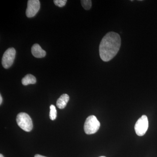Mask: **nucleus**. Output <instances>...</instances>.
<instances>
[{
	"label": "nucleus",
	"instance_id": "nucleus-1",
	"mask_svg": "<svg viewBox=\"0 0 157 157\" xmlns=\"http://www.w3.org/2000/svg\"><path fill=\"white\" fill-rule=\"evenodd\" d=\"M121 44L119 34L113 32L106 34L99 45V54L101 59L105 62L110 61L118 52Z\"/></svg>",
	"mask_w": 157,
	"mask_h": 157
},
{
	"label": "nucleus",
	"instance_id": "nucleus-2",
	"mask_svg": "<svg viewBox=\"0 0 157 157\" xmlns=\"http://www.w3.org/2000/svg\"><path fill=\"white\" fill-rule=\"evenodd\" d=\"M16 122L18 126L26 132H30L33 128V123L32 119L25 113H20L17 114Z\"/></svg>",
	"mask_w": 157,
	"mask_h": 157
},
{
	"label": "nucleus",
	"instance_id": "nucleus-3",
	"mask_svg": "<svg viewBox=\"0 0 157 157\" xmlns=\"http://www.w3.org/2000/svg\"><path fill=\"white\" fill-rule=\"evenodd\" d=\"M100 126V122L96 117L91 115L87 118L85 122L84 132L87 135L94 134L98 132Z\"/></svg>",
	"mask_w": 157,
	"mask_h": 157
},
{
	"label": "nucleus",
	"instance_id": "nucleus-4",
	"mask_svg": "<svg viewBox=\"0 0 157 157\" xmlns=\"http://www.w3.org/2000/svg\"><path fill=\"white\" fill-rule=\"evenodd\" d=\"M148 128V121L147 116H142L137 120L135 126V132L137 135L142 136L145 135Z\"/></svg>",
	"mask_w": 157,
	"mask_h": 157
},
{
	"label": "nucleus",
	"instance_id": "nucleus-5",
	"mask_svg": "<svg viewBox=\"0 0 157 157\" xmlns=\"http://www.w3.org/2000/svg\"><path fill=\"white\" fill-rule=\"evenodd\" d=\"M16 55V50L14 48H8L3 54L2 65L5 69H9L13 64Z\"/></svg>",
	"mask_w": 157,
	"mask_h": 157
},
{
	"label": "nucleus",
	"instance_id": "nucleus-6",
	"mask_svg": "<svg viewBox=\"0 0 157 157\" xmlns=\"http://www.w3.org/2000/svg\"><path fill=\"white\" fill-rule=\"evenodd\" d=\"M40 8L39 0H29L28 1L26 15L28 17H33L38 13Z\"/></svg>",
	"mask_w": 157,
	"mask_h": 157
},
{
	"label": "nucleus",
	"instance_id": "nucleus-7",
	"mask_svg": "<svg viewBox=\"0 0 157 157\" xmlns=\"http://www.w3.org/2000/svg\"><path fill=\"white\" fill-rule=\"evenodd\" d=\"M32 54L37 58H42L46 56V52L41 48L38 44H34L31 49Z\"/></svg>",
	"mask_w": 157,
	"mask_h": 157
},
{
	"label": "nucleus",
	"instance_id": "nucleus-8",
	"mask_svg": "<svg viewBox=\"0 0 157 157\" xmlns=\"http://www.w3.org/2000/svg\"><path fill=\"white\" fill-rule=\"evenodd\" d=\"M69 99H70V97L68 94H63L57 101V107L60 109H63L67 106Z\"/></svg>",
	"mask_w": 157,
	"mask_h": 157
},
{
	"label": "nucleus",
	"instance_id": "nucleus-9",
	"mask_svg": "<svg viewBox=\"0 0 157 157\" xmlns=\"http://www.w3.org/2000/svg\"><path fill=\"white\" fill-rule=\"evenodd\" d=\"M22 84L24 86H27L29 84H33L36 82V77L32 74H27L21 80Z\"/></svg>",
	"mask_w": 157,
	"mask_h": 157
},
{
	"label": "nucleus",
	"instance_id": "nucleus-10",
	"mask_svg": "<svg viewBox=\"0 0 157 157\" xmlns=\"http://www.w3.org/2000/svg\"><path fill=\"white\" fill-rule=\"evenodd\" d=\"M49 117H50V119L52 121L55 120L56 119L57 117V110L54 105H51L50 106Z\"/></svg>",
	"mask_w": 157,
	"mask_h": 157
},
{
	"label": "nucleus",
	"instance_id": "nucleus-11",
	"mask_svg": "<svg viewBox=\"0 0 157 157\" xmlns=\"http://www.w3.org/2000/svg\"><path fill=\"white\" fill-rule=\"evenodd\" d=\"M82 6L86 10H89L92 7V1L91 0H82Z\"/></svg>",
	"mask_w": 157,
	"mask_h": 157
},
{
	"label": "nucleus",
	"instance_id": "nucleus-12",
	"mask_svg": "<svg viewBox=\"0 0 157 157\" xmlns=\"http://www.w3.org/2000/svg\"><path fill=\"white\" fill-rule=\"evenodd\" d=\"M67 0H54V3L56 6L59 7H63L65 6L67 3Z\"/></svg>",
	"mask_w": 157,
	"mask_h": 157
},
{
	"label": "nucleus",
	"instance_id": "nucleus-13",
	"mask_svg": "<svg viewBox=\"0 0 157 157\" xmlns=\"http://www.w3.org/2000/svg\"><path fill=\"white\" fill-rule=\"evenodd\" d=\"M46 157L45 156H44L41 155H35V157Z\"/></svg>",
	"mask_w": 157,
	"mask_h": 157
},
{
	"label": "nucleus",
	"instance_id": "nucleus-14",
	"mask_svg": "<svg viewBox=\"0 0 157 157\" xmlns=\"http://www.w3.org/2000/svg\"><path fill=\"white\" fill-rule=\"evenodd\" d=\"M2 95H0V104H2Z\"/></svg>",
	"mask_w": 157,
	"mask_h": 157
},
{
	"label": "nucleus",
	"instance_id": "nucleus-15",
	"mask_svg": "<svg viewBox=\"0 0 157 157\" xmlns=\"http://www.w3.org/2000/svg\"><path fill=\"white\" fill-rule=\"evenodd\" d=\"M0 157H4V156L2 154H0Z\"/></svg>",
	"mask_w": 157,
	"mask_h": 157
},
{
	"label": "nucleus",
	"instance_id": "nucleus-16",
	"mask_svg": "<svg viewBox=\"0 0 157 157\" xmlns=\"http://www.w3.org/2000/svg\"><path fill=\"white\" fill-rule=\"evenodd\" d=\"M105 157V156H101V157Z\"/></svg>",
	"mask_w": 157,
	"mask_h": 157
}]
</instances>
